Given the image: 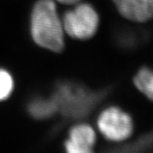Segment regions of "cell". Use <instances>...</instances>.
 <instances>
[{
    "label": "cell",
    "instance_id": "cell-1",
    "mask_svg": "<svg viewBox=\"0 0 153 153\" xmlns=\"http://www.w3.org/2000/svg\"><path fill=\"white\" fill-rule=\"evenodd\" d=\"M30 33L33 42L42 49L54 53L64 49L66 33L55 0H38L34 4Z\"/></svg>",
    "mask_w": 153,
    "mask_h": 153
},
{
    "label": "cell",
    "instance_id": "cell-2",
    "mask_svg": "<svg viewBox=\"0 0 153 153\" xmlns=\"http://www.w3.org/2000/svg\"><path fill=\"white\" fill-rule=\"evenodd\" d=\"M58 112L68 119H80L88 115L98 102V94L87 87L71 82L57 84L51 96Z\"/></svg>",
    "mask_w": 153,
    "mask_h": 153
},
{
    "label": "cell",
    "instance_id": "cell-3",
    "mask_svg": "<svg viewBox=\"0 0 153 153\" xmlns=\"http://www.w3.org/2000/svg\"><path fill=\"white\" fill-rule=\"evenodd\" d=\"M96 127L106 140L113 143L128 140L135 129L130 113L117 105H109L102 110L97 117Z\"/></svg>",
    "mask_w": 153,
    "mask_h": 153
},
{
    "label": "cell",
    "instance_id": "cell-4",
    "mask_svg": "<svg viewBox=\"0 0 153 153\" xmlns=\"http://www.w3.org/2000/svg\"><path fill=\"white\" fill-rule=\"evenodd\" d=\"M61 17L66 35L76 40H88L98 31L100 16L93 5L79 2Z\"/></svg>",
    "mask_w": 153,
    "mask_h": 153
},
{
    "label": "cell",
    "instance_id": "cell-5",
    "mask_svg": "<svg viewBox=\"0 0 153 153\" xmlns=\"http://www.w3.org/2000/svg\"><path fill=\"white\" fill-rule=\"evenodd\" d=\"M97 141L94 128L86 123H77L68 131V137L64 142V148L68 153H90Z\"/></svg>",
    "mask_w": 153,
    "mask_h": 153
},
{
    "label": "cell",
    "instance_id": "cell-6",
    "mask_svg": "<svg viewBox=\"0 0 153 153\" xmlns=\"http://www.w3.org/2000/svg\"><path fill=\"white\" fill-rule=\"evenodd\" d=\"M117 11L130 22L145 24L153 20V0H111Z\"/></svg>",
    "mask_w": 153,
    "mask_h": 153
},
{
    "label": "cell",
    "instance_id": "cell-7",
    "mask_svg": "<svg viewBox=\"0 0 153 153\" xmlns=\"http://www.w3.org/2000/svg\"><path fill=\"white\" fill-rule=\"evenodd\" d=\"M27 111L33 118L43 120L52 117L58 112V110L52 97H38L33 99L28 103Z\"/></svg>",
    "mask_w": 153,
    "mask_h": 153
},
{
    "label": "cell",
    "instance_id": "cell-8",
    "mask_svg": "<svg viewBox=\"0 0 153 153\" xmlns=\"http://www.w3.org/2000/svg\"><path fill=\"white\" fill-rule=\"evenodd\" d=\"M133 84L145 98L153 103V67L143 66L133 76Z\"/></svg>",
    "mask_w": 153,
    "mask_h": 153
},
{
    "label": "cell",
    "instance_id": "cell-9",
    "mask_svg": "<svg viewBox=\"0 0 153 153\" xmlns=\"http://www.w3.org/2000/svg\"><path fill=\"white\" fill-rule=\"evenodd\" d=\"M15 88L13 76L9 71L0 68V102L10 98Z\"/></svg>",
    "mask_w": 153,
    "mask_h": 153
},
{
    "label": "cell",
    "instance_id": "cell-10",
    "mask_svg": "<svg viewBox=\"0 0 153 153\" xmlns=\"http://www.w3.org/2000/svg\"><path fill=\"white\" fill-rule=\"evenodd\" d=\"M56 3H60L66 5H74L77 3L81 2V0H55Z\"/></svg>",
    "mask_w": 153,
    "mask_h": 153
}]
</instances>
